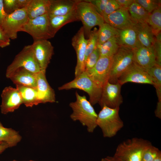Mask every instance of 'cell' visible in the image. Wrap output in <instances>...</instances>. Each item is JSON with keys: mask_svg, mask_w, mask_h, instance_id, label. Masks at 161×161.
I'll use <instances>...</instances> for the list:
<instances>
[{"mask_svg": "<svg viewBox=\"0 0 161 161\" xmlns=\"http://www.w3.org/2000/svg\"><path fill=\"white\" fill-rule=\"evenodd\" d=\"M75 95L76 101L69 104L72 110L70 117L74 121H79L83 126L86 127L89 132L92 133L97 126L98 114L86 96L80 95L77 92Z\"/></svg>", "mask_w": 161, "mask_h": 161, "instance_id": "1", "label": "cell"}, {"mask_svg": "<svg viewBox=\"0 0 161 161\" xmlns=\"http://www.w3.org/2000/svg\"><path fill=\"white\" fill-rule=\"evenodd\" d=\"M152 145L141 138L128 139L118 145L114 156L121 161H142L144 152Z\"/></svg>", "mask_w": 161, "mask_h": 161, "instance_id": "2", "label": "cell"}, {"mask_svg": "<svg viewBox=\"0 0 161 161\" xmlns=\"http://www.w3.org/2000/svg\"><path fill=\"white\" fill-rule=\"evenodd\" d=\"M120 107L111 108L104 106L97 115L96 123L101 129L103 136H114L124 126L119 115Z\"/></svg>", "mask_w": 161, "mask_h": 161, "instance_id": "3", "label": "cell"}, {"mask_svg": "<svg viewBox=\"0 0 161 161\" xmlns=\"http://www.w3.org/2000/svg\"><path fill=\"white\" fill-rule=\"evenodd\" d=\"M77 89L86 92L89 96V102L93 105L98 103L102 87L96 84L84 71L75 77L72 81L58 88L59 90Z\"/></svg>", "mask_w": 161, "mask_h": 161, "instance_id": "4", "label": "cell"}, {"mask_svg": "<svg viewBox=\"0 0 161 161\" xmlns=\"http://www.w3.org/2000/svg\"><path fill=\"white\" fill-rule=\"evenodd\" d=\"M75 10L79 21L83 24L85 35L88 37L93 27L105 22L103 16L86 0H78Z\"/></svg>", "mask_w": 161, "mask_h": 161, "instance_id": "5", "label": "cell"}, {"mask_svg": "<svg viewBox=\"0 0 161 161\" xmlns=\"http://www.w3.org/2000/svg\"><path fill=\"white\" fill-rule=\"evenodd\" d=\"M133 63V49L120 46L117 52L112 57L108 81L112 83H117L119 78Z\"/></svg>", "mask_w": 161, "mask_h": 161, "instance_id": "6", "label": "cell"}, {"mask_svg": "<svg viewBox=\"0 0 161 161\" xmlns=\"http://www.w3.org/2000/svg\"><path fill=\"white\" fill-rule=\"evenodd\" d=\"M20 67L24 68L36 74L41 71L31 45L24 46L16 55L12 63L7 68L6 77L9 78L14 71Z\"/></svg>", "mask_w": 161, "mask_h": 161, "instance_id": "7", "label": "cell"}, {"mask_svg": "<svg viewBox=\"0 0 161 161\" xmlns=\"http://www.w3.org/2000/svg\"><path fill=\"white\" fill-rule=\"evenodd\" d=\"M22 31L30 35L34 41L48 40L55 36L50 25L47 14L34 18L29 19Z\"/></svg>", "mask_w": 161, "mask_h": 161, "instance_id": "8", "label": "cell"}, {"mask_svg": "<svg viewBox=\"0 0 161 161\" xmlns=\"http://www.w3.org/2000/svg\"><path fill=\"white\" fill-rule=\"evenodd\" d=\"M29 19L25 7L19 9L7 15L1 26L10 39H15L18 32L22 31Z\"/></svg>", "mask_w": 161, "mask_h": 161, "instance_id": "9", "label": "cell"}, {"mask_svg": "<svg viewBox=\"0 0 161 161\" xmlns=\"http://www.w3.org/2000/svg\"><path fill=\"white\" fill-rule=\"evenodd\" d=\"M121 86L118 83H112L108 81L104 84L98 102L101 108L104 106L111 108L120 107L123 102L121 94Z\"/></svg>", "mask_w": 161, "mask_h": 161, "instance_id": "10", "label": "cell"}, {"mask_svg": "<svg viewBox=\"0 0 161 161\" xmlns=\"http://www.w3.org/2000/svg\"><path fill=\"white\" fill-rule=\"evenodd\" d=\"M31 45L41 71L46 73L54 54L53 47L48 40L34 41Z\"/></svg>", "mask_w": 161, "mask_h": 161, "instance_id": "11", "label": "cell"}, {"mask_svg": "<svg viewBox=\"0 0 161 161\" xmlns=\"http://www.w3.org/2000/svg\"><path fill=\"white\" fill-rule=\"evenodd\" d=\"M112 58L100 56L92 68L85 71L96 84L101 87L108 80Z\"/></svg>", "mask_w": 161, "mask_h": 161, "instance_id": "12", "label": "cell"}, {"mask_svg": "<svg viewBox=\"0 0 161 161\" xmlns=\"http://www.w3.org/2000/svg\"><path fill=\"white\" fill-rule=\"evenodd\" d=\"M87 41L82 27L72 40V44L75 51L77 58L75 72V77L85 71L84 62Z\"/></svg>", "mask_w": 161, "mask_h": 161, "instance_id": "13", "label": "cell"}, {"mask_svg": "<svg viewBox=\"0 0 161 161\" xmlns=\"http://www.w3.org/2000/svg\"><path fill=\"white\" fill-rule=\"evenodd\" d=\"M2 101L1 112L6 114L14 112L23 103L20 93L16 88L9 86L5 87L1 95Z\"/></svg>", "mask_w": 161, "mask_h": 161, "instance_id": "14", "label": "cell"}, {"mask_svg": "<svg viewBox=\"0 0 161 161\" xmlns=\"http://www.w3.org/2000/svg\"><path fill=\"white\" fill-rule=\"evenodd\" d=\"M133 50V63L144 71L146 72L156 64L153 46L146 47L140 45Z\"/></svg>", "mask_w": 161, "mask_h": 161, "instance_id": "15", "label": "cell"}, {"mask_svg": "<svg viewBox=\"0 0 161 161\" xmlns=\"http://www.w3.org/2000/svg\"><path fill=\"white\" fill-rule=\"evenodd\" d=\"M129 82L153 85L147 72L134 63L120 76L117 81L121 85Z\"/></svg>", "mask_w": 161, "mask_h": 161, "instance_id": "16", "label": "cell"}, {"mask_svg": "<svg viewBox=\"0 0 161 161\" xmlns=\"http://www.w3.org/2000/svg\"><path fill=\"white\" fill-rule=\"evenodd\" d=\"M103 18L105 22L118 30L132 27L135 24L132 20L128 9L121 7Z\"/></svg>", "mask_w": 161, "mask_h": 161, "instance_id": "17", "label": "cell"}, {"mask_svg": "<svg viewBox=\"0 0 161 161\" xmlns=\"http://www.w3.org/2000/svg\"><path fill=\"white\" fill-rule=\"evenodd\" d=\"M36 88L39 103L55 101L54 91L47 80L45 73L41 71L37 74Z\"/></svg>", "mask_w": 161, "mask_h": 161, "instance_id": "18", "label": "cell"}, {"mask_svg": "<svg viewBox=\"0 0 161 161\" xmlns=\"http://www.w3.org/2000/svg\"><path fill=\"white\" fill-rule=\"evenodd\" d=\"M37 74L24 68L20 67L14 71L8 78L16 85L36 88Z\"/></svg>", "mask_w": 161, "mask_h": 161, "instance_id": "19", "label": "cell"}, {"mask_svg": "<svg viewBox=\"0 0 161 161\" xmlns=\"http://www.w3.org/2000/svg\"><path fill=\"white\" fill-rule=\"evenodd\" d=\"M49 18L66 15L75 8L78 0H50Z\"/></svg>", "mask_w": 161, "mask_h": 161, "instance_id": "20", "label": "cell"}, {"mask_svg": "<svg viewBox=\"0 0 161 161\" xmlns=\"http://www.w3.org/2000/svg\"><path fill=\"white\" fill-rule=\"evenodd\" d=\"M116 37L120 46L133 49L141 45L137 38L134 25L124 29H118V33Z\"/></svg>", "mask_w": 161, "mask_h": 161, "instance_id": "21", "label": "cell"}, {"mask_svg": "<svg viewBox=\"0 0 161 161\" xmlns=\"http://www.w3.org/2000/svg\"><path fill=\"white\" fill-rule=\"evenodd\" d=\"M134 27L138 40L141 46L149 47L153 46L155 41L153 31L146 22L137 23Z\"/></svg>", "mask_w": 161, "mask_h": 161, "instance_id": "22", "label": "cell"}, {"mask_svg": "<svg viewBox=\"0 0 161 161\" xmlns=\"http://www.w3.org/2000/svg\"><path fill=\"white\" fill-rule=\"evenodd\" d=\"M50 5V0H31L25 7L29 18H34L47 14Z\"/></svg>", "mask_w": 161, "mask_h": 161, "instance_id": "23", "label": "cell"}, {"mask_svg": "<svg viewBox=\"0 0 161 161\" xmlns=\"http://www.w3.org/2000/svg\"><path fill=\"white\" fill-rule=\"evenodd\" d=\"M20 92L23 103L27 107H32L39 104L38 92L36 88H33L20 85H16Z\"/></svg>", "mask_w": 161, "mask_h": 161, "instance_id": "24", "label": "cell"}, {"mask_svg": "<svg viewBox=\"0 0 161 161\" xmlns=\"http://www.w3.org/2000/svg\"><path fill=\"white\" fill-rule=\"evenodd\" d=\"M49 20L50 26L55 35L60 28L66 24L79 21L75 8L66 15L49 18Z\"/></svg>", "mask_w": 161, "mask_h": 161, "instance_id": "25", "label": "cell"}, {"mask_svg": "<svg viewBox=\"0 0 161 161\" xmlns=\"http://www.w3.org/2000/svg\"><path fill=\"white\" fill-rule=\"evenodd\" d=\"M21 139L18 131L12 128L5 127L0 122V142L6 143L10 148L16 146Z\"/></svg>", "mask_w": 161, "mask_h": 161, "instance_id": "26", "label": "cell"}, {"mask_svg": "<svg viewBox=\"0 0 161 161\" xmlns=\"http://www.w3.org/2000/svg\"><path fill=\"white\" fill-rule=\"evenodd\" d=\"M118 33V29L109 24L104 22L99 26L97 30V45L101 44L114 37Z\"/></svg>", "mask_w": 161, "mask_h": 161, "instance_id": "27", "label": "cell"}, {"mask_svg": "<svg viewBox=\"0 0 161 161\" xmlns=\"http://www.w3.org/2000/svg\"><path fill=\"white\" fill-rule=\"evenodd\" d=\"M120 46L116 36L103 44L97 45L101 57H112L118 50Z\"/></svg>", "mask_w": 161, "mask_h": 161, "instance_id": "28", "label": "cell"}, {"mask_svg": "<svg viewBox=\"0 0 161 161\" xmlns=\"http://www.w3.org/2000/svg\"><path fill=\"white\" fill-rule=\"evenodd\" d=\"M128 10L131 18L135 23L146 22L149 13L134 0Z\"/></svg>", "mask_w": 161, "mask_h": 161, "instance_id": "29", "label": "cell"}, {"mask_svg": "<svg viewBox=\"0 0 161 161\" xmlns=\"http://www.w3.org/2000/svg\"><path fill=\"white\" fill-rule=\"evenodd\" d=\"M146 72L156 88L158 98L157 103L161 104V66L155 64Z\"/></svg>", "mask_w": 161, "mask_h": 161, "instance_id": "30", "label": "cell"}, {"mask_svg": "<svg viewBox=\"0 0 161 161\" xmlns=\"http://www.w3.org/2000/svg\"><path fill=\"white\" fill-rule=\"evenodd\" d=\"M146 22L151 28L154 36L157 33L161 32V6L149 13Z\"/></svg>", "mask_w": 161, "mask_h": 161, "instance_id": "31", "label": "cell"}, {"mask_svg": "<svg viewBox=\"0 0 161 161\" xmlns=\"http://www.w3.org/2000/svg\"><path fill=\"white\" fill-rule=\"evenodd\" d=\"M97 29L95 28L89 33L86 44L85 60L88 55L97 47Z\"/></svg>", "mask_w": 161, "mask_h": 161, "instance_id": "32", "label": "cell"}, {"mask_svg": "<svg viewBox=\"0 0 161 161\" xmlns=\"http://www.w3.org/2000/svg\"><path fill=\"white\" fill-rule=\"evenodd\" d=\"M140 5L148 13H150L154 10L161 6V0H134Z\"/></svg>", "mask_w": 161, "mask_h": 161, "instance_id": "33", "label": "cell"}, {"mask_svg": "<svg viewBox=\"0 0 161 161\" xmlns=\"http://www.w3.org/2000/svg\"><path fill=\"white\" fill-rule=\"evenodd\" d=\"M100 57L99 51L97 47L86 59L84 62L85 71L92 68L97 63Z\"/></svg>", "mask_w": 161, "mask_h": 161, "instance_id": "34", "label": "cell"}, {"mask_svg": "<svg viewBox=\"0 0 161 161\" xmlns=\"http://www.w3.org/2000/svg\"><path fill=\"white\" fill-rule=\"evenodd\" d=\"M160 155H161V151L157 148L152 145L144 152L142 161H152Z\"/></svg>", "mask_w": 161, "mask_h": 161, "instance_id": "35", "label": "cell"}, {"mask_svg": "<svg viewBox=\"0 0 161 161\" xmlns=\"http://www.w3.org/2000/svg\"><path fill=\"white\" fill-rule=\"evenodd\" d=\"M4 10L7 15L19 9L16 0H3Z\"/></svg>", "mask_w": 161, "mask_h": 161, "instance_id": "36", "label": "cell"}, {"mask_svg": "<svg viewBox=\"0 0 161 161\" xmlns=\"http://www.w3.org/2000/svg\"><path fill=\"white\" fill-rule=\"evenodd\" d=\"M120 8L116 0H108L102 16H107Z\"/></svg>", "mask_w": 161, "mask_h": 161, "instance_id": "37", "label": "cell"}, {"mask_svg": "<svg viewBox=\"0 0 161 161\" xmlns=\"http://www.w3.org/2000/svg\"><path fill=\"white\" fill-rule=\"evenodd\" d=\"M95 7L101 15L103 13L108 0H86Z\"/></svg>", "mask_w": 161, "mask_h": 161, "instance_id": "38", "label": "cell"}, {"mask_svg": "<svg viewBox=\"0 0 161 161\" xmlns=\"http://www.w3.org/2000/svg\"><path fill=\"white\" fill-rule=\"evenodd\" d=\"M153 46L156 57V64L161 66V41L155 40Z\"/></svg>", "mask_w": 161, "mask_h": 161, "instance_id": "39", "label": "cell"}, {"mask_svg": "<svg viewBox=\"0 0 161 161\" xmlns=\"http://www.w3.org/2000/svg\"><path fill=\"white\" fill-rule=\"evenodd\" d=\"M10 39L7 36L0 26V47L4 48L10 44Z\"/></svg>", "mask_w": 161, "mask_h": 161, "instance_id": "40", "label": "cell"}, {"mask_svg": "<svg viewBox=\"0 0 161 161\" xmlns=\"http://www.w3.org/2000/svg\"><path fill=\"white\" fill-rule=\"evenodd\" d=\"M120 7L128 9L134 0H116Z\"/></svg>", "mask_w": 161, "mask_h": 161, "instance_id": "41", "label": "cell"}, {"mask_svg": "<svg viewBox=\"0 0 161 161\" xmlns=\"http://www.w3.org/2000/svg\"><path fill=\"white\" fill-rule=\"evenodd\" d=\"M6 15L4 10L3 0H0V26L2 24Z\"/></svg>", "mask_w": 161, "mask_h": 161, "instance_id": "42", "label": "cell"}, {"mask_svg": "<svg viewBox=\"0 0 161 161\" xmlns=\"http://www.w3.org/2000/svg\"><path fill=\"white\" fill-rule=\"evenodd\" d=\"M31 0H16L19 9L26 7Z\"/></svg>", "mask_w": 161, "mask_h": 161, "instance_id": "43", "label": "cell"}, {"mask_svg": "<svg viewBox=\"0 0 161 161\" xmlns=\"http://www.w3.org/2000/svg\"><path fill=\"white\" fill-rule=\"evenodd\" d=\"M101 161H121L117 157H113L107 156L101 159Z\"/></svg>", "mask_w": 161, "mask_h": 161, "instance_id": "44", "label": "cell"}, {"mask_svg": "<svg viewBox=\"0 0 161 161\" xmlns=\"http://www.w3.org/2000/svg\"><path fill=\"white\" fill-rule=\"evenodd\" d=\"M8 148L9 147L8 145L6 143H3L0 144V154Z\"/></svg>", "mask_w": 161, "mask_h": 161, "instance_id": "45", "label": "cell"}, {"mask_svg": "<svg viewBox=\"0 0 161 161\" xmlns=\"http://www.w3.org/2000/svg\"><path fill=\"white\" fill-rule=\"evenodd\" d=\"M155 36V40L161 41V32L157 33Z\"/></svg>", "mask_w": 161, "mask_h": 161, "instance_id": "46", "label": "cell"}, {"mask_svg": "<svg viewBox=\"0 0 161 161\" xmlns=\"http://www.w3.org/2000/svg\"><path fill=\"white\" fill-rule=\"evenodd\" d=\"M152 161H161V155L159 156Z\"/></svg>", "mask_w": 161, "mask_h": 161, "instance_id": "47", "label": "cell"}, {"mask_svg": "<svg viewBox=\"0 0 161 161\" xmlns=\"http://www.w3.org/2000/svg\"><path fill=\"white\" fill-rule=\"evenodd\" d=\"M36 161L33 160H28V161Z\"/></svg>", "mask_w": 161, "mask_h": 161, "instance_id": "48", "label": "cell"}, {"mask_svg": "<svg viewBox=\"0 0 161 161\" xmlns=\"http://www.w3.org/2000/svg\"><path fill=\"white\" fill-rule=\"evenodd\" d=\"M11 161H18L16 160H12Z\"/></svg>", "mask_w": 161, "mask_h": 161, "instance_id": "49", "label": "cell"}, {"mask_svg": "<svg viewBox=\"0 0 161 161\" xmlns=\"http://www.w3.org/2000/svg\"><path fill=\"white\" fill-rule=\"evenodd\" d=\"M2 143V142H0V144L1 143Z\"/></svg>", "mask_w": 161, "mask_h": 161, "instance_id": "50", "label": "cell"}]
</instances>
